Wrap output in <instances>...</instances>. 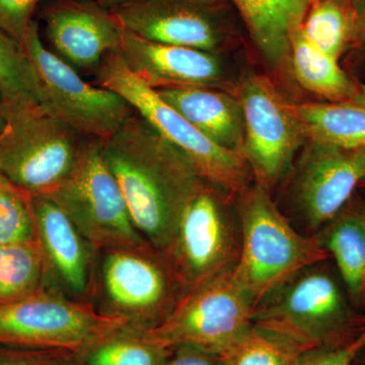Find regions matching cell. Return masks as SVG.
Instances as JSON below:
<instances>
[{"instance_id": "cell-1", "label": "cell", "mask_w": 365, "mask_h": 365, "mask_svg": "<svg viewBox=\"0 0 365 365\" xmlns=\"http://www.w3.org/2000/svg\"><path fill=\"white\" fill-rule=\"evenodd\" d=\"M101 144L137 232L151 248L165 253L182 210L207 182L137 112Z\"/></svg>"}, {"instance_id": "cell-2", "label": "cell", "mask_w": 365, "mask_h": 365, "mask_svg": "<svg viewBox=\"0 0 365 365\" xmlns=\"http://www.w3.org/2000/svg\"><path fill=\"white\" fill-rule=\"evenodd\" d=\"M253 324L272 329L306 349L336 345L365 330L331 259L302 269L254 307Z\"/></svg>"}, {"instance_id": "cell-3", "label": "cell", "mask_w": 365, "mask_h": 365, "mask_svg": "<svg viewBox=\"0 0 365 365\" xmlns=\"http://www.w3.org/2000/svg\"><path fill=\"white\" fill-rule=\"evenodd\" d=\"M237 202L242 248L232 274L254 307L302 269L331 259L314 237L292 225L260 185L253 182L237 196Z\"/></svg>"}, {"instance_id": "cell-4", "label": "cell", "mask_w": 365, "mask_h": 365, "mask_svg": "<svg viewBox=\"0 0 365 365\" xmlns=\"http://www.w3.org/2000/svg\"><path fill=\"white\" fill-rule=\"evenodd\" d=\"M184 295L165 255L151 247L98 251L90 302L98 313L146 332Z\"/></svg>"}, {"instance_id": "cell-5", "label": "cell", "mask_w": 365, "mask_h": 365, "mask_svg": "<svg viewBox=\"0 0 365 365\" xmlns=\"http://www.w3.org/2000/svg\"><path fill=\"white\" fill-rule=\"evenodd\" d=\"M0 174L32 196H48L66 180L88 138L40 105L4 104Z\"/></svg>"}, {"instance_id": "cell-6", "label": "cell", "mask_w": 365, "mask_h": 365, "mask_svg": "<svg viewBox=\"0 0 365 365\" xmlns=\"http://www.w3.org/2000/svg\"><path fill=\"white\" fill-rule=\"evenodd\" d=\"M97 73L98 86L128 101L151 126L187 155L204 181L235 196L253 184L251 170L239 153L217 145L190 124L157 91L136 78L118 52L106 57Z\"/></svg>"}, {"instance_id": "cell-7", "label": "cell", "mask_w": 365, "mask_h": 365, "mask_svg": "<svg viewBox=\"0 0 365 365\" xmlns=\"http://www.w3.org/2000/svg\"><path fill=\"white\" fill-rule=\"evenodd\" d=\"M242 248L237 196L205 182L182 210L165 257L184 294L234 270Z\"/></svg>"}, {"instance_id": "cell-8", "label": "cell", "mask_w": 365, "mask_h": 365, "mask_svg": "<svg viewBox=\"0 0 365 365\" xmlns=\"http://www.w3.org/2000/svg\"><path fill=\"white\" fill-rule=\"evenodd\" d=\"M97 251L150 247L132 222L126 201L103 155L100 139L88 138L78 162L49 195Z\"/></svg>"}, {"instance_id": "cell-9", "label": "cell", "mask_w": 365, "mask_h": 365, "mask_svg": "<svg viewBox=\"0 0 365 365\" xmlns=\"http://www.w3.org/2000/svg\"><path fill=\"white\" fill-rule=\"evenodd\" d=\"M232 272L187 292L163 323L144 332L146 337L168 349L186 346L225 355L253 324V302Z\"/></svg>"}, {"instance_id": "cell-10", "label": "cell", "mask_w": 365, "mask_h": 365, "mask_svg": "<svg viewBox=\"0 0 365 365\" xmlns=\"http://www.w3.org/2000/svg\"><path fill=\"white\" fill-rule=\"evenodd\" d=\"M21 46L39 79L43 107L78 133L106 140L136 112L116 91L91 86L78 71L48 49L35 21Z\"/></svg>"}, {"instance_id": "cell-11", "label": "cell", "mask_w": 365, "mask_h": 365, "mask_svg": "<svg viewBox=\"0 0 365 365\" xmlns=\"http://www.w3.org/2000/svg\"><path fill=\"white\" fill-rule=\"evenodd\" d=\"M287 179L281 211L300 232L314 237L365 182V148L309 140Z\"/></svg>"}, {"instance_id": "cell-12", "label": "cell", "mask_w": 365, "mask_h": 365, "mask_svg": "<svg viewBox=\"0 0 365 365\" xmlns=\"http://www.w3.org/2000/svg\"><path fill=\"white\" fill-rule=\"evenodd\" d=\"M124 328L131 327L55 290L0 302V345L79 351Z\"/></svg>"}, {"instance_id": "cell-13", "label": "cell", "mask_w": 365, "mask_h": 365, "mask_svg": "<svg viewBox=\"0 0 365 365\" xmlns=\"http://www.w3.org/2000/svg\"><path fill=\"white\" fill-rule=\"evenodd\" d=\"M244 116L241 155L254 182L272 191L292 169L307 135L292 105L285 104L274 86L259 76H250L240 88Z\"/></svg>"}, {"instance_id": "cell-14", "label": "cell", "mask_w": 365, "mask_h": 365, "mask_svg": "<svg viewBox=\"0 0 365 365\" xmlns=\"http://www.w3.org/2000/svg\"><path fill=\"white\" fill-rule=\"evenodd\" d=\"M32 208L50 289L90 302L97 250L51 199L32 196Z\"/></svg>"}, {"instance_id": "cell-15", "label": "cell", "mask_w": 365, "mask_h": 365, "mask_svg": "<svg viewBox=\"0 0 365 365\" xmlns=\"http://www.w3.org/2000/svg\"><path fill=\"white\" fill-rule=\"evenodd\" d=\"M127 32L163 44L215 53L220 36L203 0L102 1Z\"/></svg>"}, {"instance_id": "cell-16", "label": "cell", "mask_w": 365, "mask_h": 365, "mask_svg": "<svg viewBox=\"0 0 365 365\" xmlns=\"http://www.w3.org/2000/svg\"><path fill=\"white\" fill-rule=\"evenodd\" d=\"M44 23L52 51L76 71L97 72L119 51L121 26L102 4L61 0L46 9Z\"/></svg>"}, {"instance_id": "cell-17", "label": "cell", "mask_w": 365, "mask_h": 365, "mask_svg": "<svg viewBox=\"0 0 365 365\" xmlns=\"http://www.w3.org/2000/svg\"><path fill=\"white\" fill-rule=\"evenodd\" d=\"M129 71L160 90L179 86H220L223 67L215 53L143 39L122 29L119 51Z\"/></svg>"}, {"instance_id": "cell-18", "label": "cell", "mask_w": 365, "mask_h": 365, "mask_svg": "<svg viewBox=\"0 0 365 365\" xmlns=\"http://www.w3.org/2000/svg\"><path fill=\"white\" fill-rule=\"evenodd\" d=\"M162 100L217 145L241 155L244 116L239 98L209 88L155 90Z\"/></svg>"}, {"instance_id": "cell-19", "label": "cell", "mask_w": 365, "mask_h": 365, "mask_svg": "<svg viewBox=\"0 0 365 365\" xmlns=\"http://www.w3.org/2000/svg\"><path fill=\"white\" fill-rule=\"evenodd\" d=\"M330 255L355 306L364 304L365 277V199L359 192L314 235Z\"/></svg>"}, {"instance_id": "cell-20", "label": "cell", "mask_w": 365, "mask_h": 365, "mask_svg": "<svg viewBox=\"0 0 365 365\" xmlns=\"http://www.w3.org/2000/svg\"><path fill=\"white\" fill-rule=\"evenodd\" d=\"M262 54L273 63L290 54L292 38L313 0H234Z\"/></svg>"}, {"instance_id": "cell-21", "label": "cell", "mask_w": 365, "mask_h": 365, "mask_svg": "<svg viewBox=\"0 0 365 365\" xmlns=\"http://www.w3.org/2000/svg\"><path fill=\"white\" fill-rule=\"evenodd\" d=\"M295 76L300 85L329 102L351 101L359 83L340 66L339 59L321 51L302 35L295 33L290 47Z\"/></svg>"}, {"instance_id": "cell-22", "label": "cell", "mask_w": 365, "mask_h": 365, "mask_svg": "<svg viewBox=\"0 0 365 365\" xmlns=\"http://www.w3.org/2000/svg\"><path fill=\"white\" fill-rule=\"evenodd\" d=\"M292 107L309 140L341 148H365V107L350 101Z\"/></svg>"}, {"instance_id": "cell-23", "label": "cell", "mask_w": 365, "mask_h": 365, "mask_svg": "<svg viewBox=\"0 0 365 365\" xmlns=\"http://www.w3.org/2000/svg\"><path fill=\"white\" fill-rule=\"evenodd\" d=\"M169 353L144 332L124 328L79 350L78 365H165Z\"/></svg>"}, {"instance_id": "cell-24", "label": "cell", "mask_w": 365, "mask_h": 365, "mask_svg": "<svg viewBox=\"0 0 365 365\" xmlns=\"http://www.w3.org/2000/svg\"><path fill=\"white\" fill-rule=\"evenodd\" d=\"M46 289L50 288L38 242L0 245V302L26 299Z\"/></svg>"}, {"instance_id": "cell-25", "label": "cell", "mask_w": 365, "mask_h": 365, "mask_svg": "<svg viewBox=\"0 0 365 365\" xmlns=\"http://www.w3.org/2000/svg\"><path fill=\"white\" fill-rule=\"evenodd\" d=\"M297 341L252 324L225 355V365H295L306 351Z\"/></svg>"}, {"instance_id": "cell-26", "label": "cell", "mask_w": 365, "mask_h": 365, "mask_svg": "<svg viewBox=\"0 0 365 365\" xmlns=\"http://www.w3.org/2000/svg\"><path fill=\"white\" fill-rule=\"evenodd\" d=\"M356 13L338 0H323L314 6L302 35L321 51L339 59L351 45Z\"/></svg>"}, {"instance_id": "cell-27", "label": "cell", "mask_w": 365, "mask_h": 365, "mask_svg": "<svg viewBox=\"0 0 365 365\" xmlns=\"http://www.w3.org/2000/svg\"><path fill=\"white\" fill-rule=\"evenodd\" d=\"M0 93L4 104L43 106L35 67L23 46L0 29Z\"/></svg>"}, {"instance_id": "cell-28", "label": "cell", "mask_w": 365, "mask_h": 365, "mask_svg": "<svg viewBox=\"0 0 365 365\" xmlns=\"http://www.w3.org/2000/svg\"><path fill=\"white\" fill-rule=\"evenodd\" d=\"M37 242L32 195L0 174V245Z\"/></svg>"}, {"instance_id": "cell-29", "label": "cell", "mask_w": 365, "mask_h": 365, "mask_svg": "<svg viewBox=\"0 0 365 365\" xmlns=\"http://www.w3.org/2000/svg\"><path fill=\"white\" fill-rule=\"evenodd\" d=\"M0 365H78V351L0 345Z\"/></svg>"}, {"instance_id": "cell-30", "label": "cell", "mask_w": 365, "mask_h": 365, "mask_svg": "<svg viewBox=\"0 0 365 365\" xmlns=\"http://www.w3.org/2000/svg\"><path fill=\"white\" fill-rule=\"evenodd\" d=\"M364 346L365 330L340 344L309 348L302 353L295 365H355Z\"/></svg>"}, {"instance_id": "cell-31", "label": "cell", "mask_w": 365, "mask_h": 365, "mask_svg": "<svg viewBox=\"0 0 365 365\" xmlns=\"http://www.w3.org/2000/svg\"><path fill=\"white\" fill-rule=\"evenodd\" d=\"M40 0H0V29L21 45Z\"/></svg>"}, {"instance_id": "cell-32", "label": "cell", "mask_w": 365, "mask_h": 365, "mask_svg": "<svg viewBox=\"0 0 365 365\" xmlns=\"http://www.w3.org/2000/svg\"><path fill=\"white\" fill-rule=\"evenodd\" d=\"M165 365H225L222 355L180 346L170 349Z\"/></svg>"}, {"instance_id": "cell-33", "label": "cell", "mask_w": 365, "mask_h": 365, "mask_svg": "<svg viewBox=\"0 0 365 365\" xmlns=\"http://www.w3.org/2000/svg\"><path fill=\"white\" fill-rule=\"evenodd\" d=\"M349 49L354 50L356 59L364 69L365 76V6L356 14L354 33ZM362 85H365V81Z\"/></svg>"}, {"instance_id": "cell-34", "label": "cell", "mask_w": 365, "mask_h": 365, "mask_svg": "<svg viewBox=\"0 0 365 365\" xmlns=\"http://www.w3.org/2000/svg\"><path fill=\"white\" fill-rule=\"evenodd\" d=\"M350 102L365 107V85L359 83V90H357L356 95L354 96V98H353Z\"/></svg>"}, {"instance_id": "cell-35", "label": "cell", "mask_w": 365, "mask_h": 365, "mask_svg": "<svg viewBox=\"0 0 365 365\" xmlns=\"http://www.w3.org/2000/svg\"><path fill=\"white\" fill-rule=\"evenodd\" d=\"M4 116H6V105H4V98L0 93V129L4 126Z\"/></svg>"}, {"instance_id": "cell-36", "label": "cell", "mask_w": 365, "mask_h": 365, "mask_svg": "<svg viewBox=\"0 0 365 365\" xmlns=\"http://www.w3.org/2000/svg\"><path fill=\"white\" fill-rule=\"evenodd\" d=\"M355 365H365V346L364 349L360 351L359 356H357Z\"/></svg>"}, {"instance_id": "cell-37", "label": "cell", "mask_w": 365, "mask_h": 365, "mask_svg": "<svg viewBox=\"0 0 365 365\" xmlns=\"http://www.w3.org/2000/svg\"><path fill=\"white\" fill-rule=\"evenodd\" d=\"M362 294H364V304H365V277L364 281V287H362Z\"/></svg>"}, {"instance_id": "cell-38", "label": "cell", "mask_w": 365, "mask_h": 365, "mask_svg": "<svg viewBox=\"0 0 365 365\" xmlns=\"http://www.w3.org/2000/svg\"><path fill=\"white\" fill-rule=\"evenodd\" d=\"M103 1H105V2H109V1H120V0H103Z\"/></svg>"}, {"instance_id": "cell-39", "label": "cell", "mask_w": 365, "mask_h": 365, "mask_svg": "<svg viewBox=\"0 0 365 365\" xmlns=\"http://www.w3.org/2000/svg\"><path fill=\"white\" fill-rule=\"evenodd\" d=\"M359 189H364V190H365V182H364V184H362V186H361V187H360V188H359Z\"/></svg>"}]
</instances>
